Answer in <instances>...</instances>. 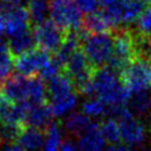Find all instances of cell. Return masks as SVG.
Instances as JSON below:
<instances>
[{"instance_id": "1", "label": "cell", "mask_w": 151, "mask_h": 151, "mask_svg": "<svg viewBox=\"0 0 151 151\" xmlns=\"http://www.w3.org/2000/svg\"><path fill=\"white\" fill-rule=\"evenodd\" d=\"M79 87L85 94L99 98L104 101L112 113L127 106L131 99L130 92L126 90L122 78L113 67H99L91 74L90 79Z\"/></svg>"}, {"instance_id": "2", "label": "cell", "mask_w": 151, "mask_h": 151, "mask_svg": "<svg viewBox=\"0 0 151 151\" xmlns=\"http://www.w3.org/2000/svg\"><path fill=\"white\" fill-rule=\"evenodd\" d=\"M1 99L12 104H44L47 88L44 80L37 77H11L1 86Z\"/></svg>"}, {"instance_id": "3", "label": "cell", "mask_w": 151, "mask_h": 151, "mask_svg": "<svg viewBox=\"0 0 151 151\" xmlns=\"http://www.w3.org/2000/svg\"><path fill=\"white\" fill-rule=\"evenodd\" d=\"M47 93L50 98V109L53 117H67L78 105V94L73 80L68 76L59 74L48 81Z\"/></svg>"}, {"instance_id": "4", "label": "cell", "mask_w": 151, "mask_h": 151, "mask_svg": "<svg viewBox=\"0 0 151 151\" xmlns=\"http://www.w3.org/2000/svg\"><path fill=\"white\" fill-rule=\"evenodd\" d=\"M113 41L109 33H91L83 39L81 52L92 66L104 67L112 60Z\"/></svg>"}, {"instance_id": "5", "label": "cell", "mask_w": 151, "mask_h": 151, "mask_svg": "<svg viewBox=\"0 0 151 151\" xmlns=\"http://www.w3.org/2000/svg\"><path fill=\"white\" fill-rule=\"evenodd\" d=\"M122 81L130 94L146 93L151 88V61L146 58H137L122 71Z\"/></svg>"}, {"instance_id": "6", "label": "cell", "mask_w": 151, "mask_h": 151, "mask_svg": "<svg viewBox=\"0 0 151 151\" xmlns=\"http://www.w3.org/2000/svg\"><path fill=\"white\" fill-rule=\"evenodd\" d=\"M50 18L63 31H78L83 24V13L74 0H52Z\"/></svg>"}, {"instance_id": "7", "label": "cell", "mask_w": 151, "mask_h": 151, "mask_svg": "<svg viewBox=\"0 0 151 151\" xmlns=\"http://www.w3.org/2000/svg\"><path fill=\"white\" fill-rule=\"evenodd\" d=\"M32 34L38 48L47 53L57 52L65 40L64 31L51 19L35 25Z\"/></svg>"}, {"instance_id": "8", "label": "cell", "mask_w": 151, "mask_h": 151, "mask_svg": "<svg viewBox=\"0 0 151 151\" xmlns=\"http://www.w3.org/2000/svg\"><path fill=\"white\" fill-rule=\"evenodd\" d=\"M50 54L40 48H32L27 52L18 54L14 60V68L22 77H34L41 74L44 68L51 63Z\"/></svg>"}, {"instance_id": "9", "label": "cell", "mask_w": 151, "mask_h": 151, "mask_svg": "<svg viewBox=\"0 0 151 151\" xmlns=\"http://www.w3.org/2000/svg\"><path fill=\"white\" fill-rule=\"evenodd\" d=\"M146 7V0H120L116 6L103 11L113 26L130 25L137 22Z\"/></svg>"}, {"instance_id": "10", "label": "cell", "mask_w": 151, "mask_h": 151, "mask_svg": "<svg viewBox=\"0 0 151 151\" xmlns=\"http://www.w3.org/2000/svg\"><path fill=\"white\" fill-rule=\"evenodd\" d=\"M0 14L4 19L5 32L8 39L29 31V17L22 6H0Z\"/></svg>"}, {"instance_id": "11", "label": "cell", "mask_w": 151, "mask_h": 151, "mask_svg": "<svg viewBox=\"0 0 151 151\" xmlns=\"http://www.w3.org/2000/svg\"><path fill=\"white\" fill-rule=\"evenodd\" d=\"M122 142L127 146H139L147 138V130L145 124L136 118L132 113L118 119Z\"/></svg>"}, {"instance_id": "12", "label": "cell", "mask_w": 151, "mask_h": 151, "mask_svg": "<svg viewBox=\"0 0 151 151\" xmlns=\"http://www.w3.org/2000/svg\"><path fill=\"white\" fill-rule=\"evenodd\" d=\"M134 51L136 45L133 38L129 33H119L113 41V57L110 64H112L114 70H123L132 61L134 57Z\"/></svg>"}, {"instance_id": "13", "label": "cell", "mask_w": 151, "mask_h": 151, "mask_svg": "<svg viewBox=\"0 0 151 151\" xmlns=\"http://www.w3.org/2000/svg\"><path fill=\"white\" fill-rule=\"evenodd\" d=\"M67 71V76L73 80V83H77L83 85L85 81H87L91 77V64L84 55L81 51H77L64 65Z\"/></svg>"}, {"instance_id": "14", "label": "cell", "mask_w": 151, "mask_h": 151, "mask_svg": "<svg viewBox=\"0 0 151 151\" xmlns=\"http://www.w3.org/2000/svg\"><path fill=\"white\" fill-rule=\"evenodd\" d=\"M106 139L98 124H92L77 139L78 151H104Z\"/></svg>"}, {"instance_id": "15", "label": "cell", "mask_w": 151, "mask_h": 151, "mask_svg": "<svg viewBox=\"0 0 151 151\" xmlns=\"http://www.w3.org/2000/svg\"><path fill=\"white\" fill-rule=\"evenodd\" d=\"M52 118L53 113L48 105H28L26 111L25 125L38 130H47V127L51 125Z\"/></svg>"}, {"instance_id": "16", "label": "cell", "mask_w": 151, "mask_h": 151, "mask_svg": "<svg viewBox=\"0 0 151 151\" xmlns=\"http://www.w3.org/2000/svg\"><path fill=\"white\" fill-rule=\"evenodd\" d=\"M17 142L25 151H42L46 143V132L34 127L25 126Z\"/></svg>"}, {"instance_id": "17", "label": "cell", "mask_w": 151, "mask_h": 151, "mask_svg": "<svg viewBox=\"0 0 151 151\" xmlns=\"http://www.w3.org/2000/svg\"><path fill=\"white\" fill-rule=\"evenodd\" d=\"M92 124H93L92 119L85 116L83 112H72L65 118V122H64L65 129L70 133L77 134L78 137L83 132H85Z\"/></svg>"}, {"instance_id": "18", "label": "cell", "mask_w": 151, "mask_h": 151, "mask_svg": "<svg viewBox=\"0 0 151 151\" xmlns=\"http://www.w3.org/2000/svg\"><path fill=\"white\" fill-rule=\"evenodd\" d=\"M85 25L91 33H109V31L113 27L111 20L103 11H97L87 15Z\"/></svg>"}, {"instance_id": "19", "label": "cell", "mask_w": 151, "mask_h": 151, "mask_svg": "<svg viewBox=\"0 0 151 151\" xmlns=\"http://www.w3.org/2000/svg\"><path fill=\"white\" fill-rule=\"evenodd\" d=\"M26 9L29 20L35 25L48 20L47 18L50 17V2L47 0H28Z\"/></svg>"}, {"instance_id": "20", "label": "cell", "mask_w": 151, "mask_h": 151, "mask_svg": "<svg viewBox=\"0 0 151 151\" xmlns=\"http://www.w3.org/2000/svg\"><path fill=\"white\" fill-rule=\"evenodd\" d=\"M13 70L14 60L12 58V52L6 41H0V83H5L11 78Z\"/></svg>"}, {"instance_id": "21", "label": "cell", "mask_w": 151, "mask_h": 151, "mask_svg": "<svg viewBox=\"0 0 151 151\" xmlns=\"http://www.w3.org/2000/svg\"><path fill=\"white\" fill-rule=\"evenodd\" d=\"M110 110H109L107 105L104 101H101L99 98H96V97H90L86 100H84V103L81 104V112L91 119L103 117Z\"/></svg>"}, {"instance_id": "22", "label": "cell", "mask_w": 151, "mask_h": 151, "mask_svg": "<svg viewBox=\"0 0 151 151\" xmlns=\"http://www.w3.org/2000/svg\"><path fill=\"white\" fill-rule=\"evenodd\" d=\"M33 44H34L33 34L31 31H27L25 33H21L19 35L14 37V38H11L8 41V47L12 53H15L18 55V54H21L24 52L32 50Z\"/></svg>"}, {"instance_id": "23", "label": "cell", "mask_w": 151, "mask_h": 151, "mask_svg": "<svg viewBox=\"0 0 151 151\" xmlns=\"http://www.w3.org/2000/svg\"><path fill=\"white\" fill-rule=\"evenodd\" d=\"M79 47V40L76 35H70L67 38H65L63 45L60 46V48L57 51V55H55V60L61 65L64 66L66 64V61L77 52L79 51L78 50Z\"/></svg>"}, {"instance_id": "24", "label": "cell", "mask_w": 151, "mask_h": 151, "mask_svg": "<svg viewBox=\"0 0 151 151\" xmlns=\"http://www.w3.org/2000/svg\"><path fill=\"white\" fill-rule=\"evenodd\" d=\"M100 129L106 142H109L110 145H118L122 143L118 120H116L114 118H109L103 122V124L100 125Z\"/></svg>"}, {"instance_id": "25", "label": "cell", "mask_w": 151, "mask_h": 151, "mask_svg": "<svg viewBox=\"0 0 151 151\" xmlns=\"http://www.w3.org/2000/svg\"><path fill=\"white\" fill-rule=\"evenodd\" d=\"M130 101L131 105H129V109L131 112L133 111L136 113H145L146 111H150L151 100L146 93L136 94L130 99Z\"/></svg>"}, {"instance_id": "26", "label": "cell", "mask_w": 151, "mask_h": 151, "mask_svg": "<svg viewBox=\"0 0 151 151\" xmlns=\"http://www.w3.org/2000/svg\"><path fill=\"white\" fill-rule=\"evenodd\" d=\"M137 28L144 37H151V6L145 7L137 20Z\"/></svg>"}, {"instance_id": "27", "label": "cell", "mask_w": 151, "mask_h": 151, "mask_svg": "<svg viewBox=\"0 0 151 151\" xmlns=\"http://www.w3.org/2000/svg\"><path fill=\"white\" fill-rule=\"evenodd\" d=\"M77 6L79 7L80 12L83 14H92L97 12V8L99 7V1L98 0H74Z\"/></svg>"}, {"instance_id": "28", "label": "cell", "mask_w": 151, "mask_h": 151, "mask_svg": "<svg viewBox=\"0 0 151 151\" xmlns=\"http://www.w3.org/2000/svg\"><path fill=\"white\" fill-rule=\"evenodd\" d=\"M0 151H25L21 145L18 142H7V143H0Z\"/></svg>"}, {"instance_id": "29", "label": "cell", "mask_w": 151, "mask_h": 151, "mask_svg": "<svg viewBox=\"0 0 151 151\" xmlns=\"http://www.w3.org/2000/svg\"><path fill=\"white\" fill-rule=\"evenodd\" d=\"M60 151H78L77 143H74L72 139H65L61 142Z\"/></svg>"}, {"instance_id": "30", "label": "cell", "mask_w": 151, "mask_h": 151, "mask_svg": "<svg viewBox=\"0 0 151 151\" xmlns=\"http://www.w3.org/2000/svg\"><path fill=\"white\" fill-rule=\"evenodd\" d=\"M98 1H99V7L101 8V11H107L112 8L113 6H116L120 0H98Z\"/></svg>"}, {"instance_id": "31", "label": "cell", "mask_w": 151, "mask_h": 151, "mask_svg": "<svg viewBox=\"0 0 151 151\" xmlns=\"http://www.w3.org/2000/svg\"><path fill=\"white\" fill-rule=\"evenodd\" d=\"M5 5H8V6H21L24 2L28 1V0H2Z\"/></svg>"}, {"instance_id": "32", "label": "cell", "mask_w": 151, "mask_h": 151, "mask_svg": "<svg viewBox=\"0 0 151 151\" xmlns=\"http://www.w3.org/2000/svg\"><path fill=\"white\" fill-rule=\"evenodd\" d=\"M59 147H60V146H58V145H54V144H51V143L46 142L42 151H59Z\"/></svg>"}, {"instance_id": "33", "label": "cell", "mask_w": 151, "mask_h": 151, "mask_svg": "<svg viewBox=\"0 0 151 151\" xmlns=\"http://www.w3.org/2000/svg\"><path fill=\"white\" fill-rule=\"evenodd\" d=\"M114 151H131V150L126 145L118 144V145H114Z\"/></svg>"}, {"instance_id": "34", "label": "cell", "mask_w": 151, "mask_h": 151, "mask_svg": "<svg viewBox=\"0 0 151 151\" xmlns=\"http://www.w3.org/2000/svg\"><path fill=\"white\" fill-rule=\"evenodd\" d=\"M150 114H151V106H150Z\"/></svg>"}, {"instance_id": "35", "label": "cell", "mask_w": 151, "mask_h": 151, "mask_svg": "<svg viewBox=\"0 0 151 151\" xmlns=\"http://www.w3.org/2000/svg\"><path fill=\"white\" fill-rule=\"evenodd\" d=\"M145 151H151V150H145Z\"/></svg>"}]
</instances>
